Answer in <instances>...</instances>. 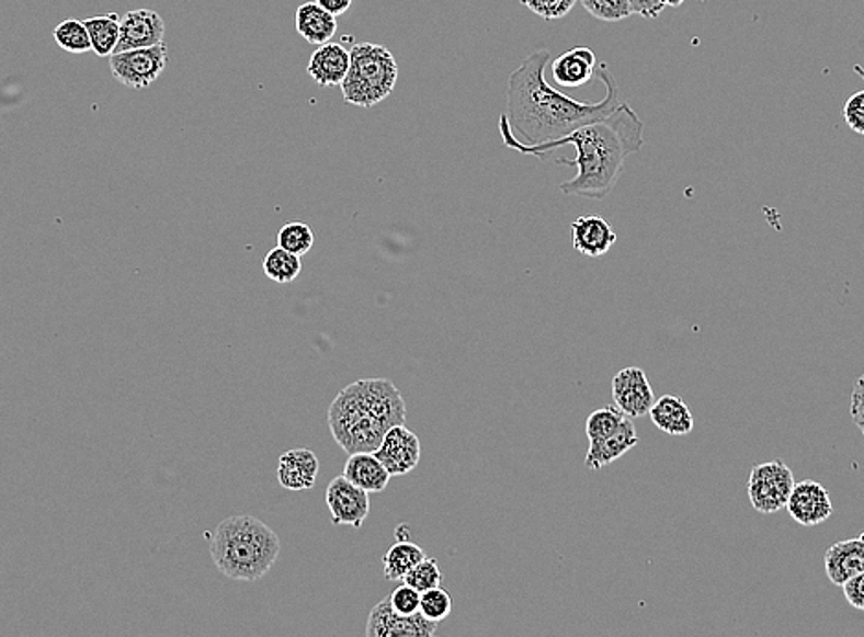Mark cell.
Segmentation results:
<instances>
[{"label":"cell","mask_w":864,"mask_h":637,"mask_svg":"<svg viewBox=\"0 0 864 637\" xmlns=\"http://www.w3.org/2000/svg\"><path fill=\"white\" fill-rule=\"evenodd\" d=\"M499 130L508 149L546 160L559 147L575 146L576 158H558V164L576 168L575 179L559 184L567 197L602 198L613 192L621 179L627 157L644 146V124L629 103H621L605 118L583 125L556 141L526 146L513 135L504 113L499 118Z\"/></svg>","instance_id":"6da1fadb"},{"label":"cell","mask_w":864,"mask_h":637,"mask_svg":"<svg viewBox=\"0 0 864 637\" xmlns=\"http://www.w3.org/2000/svg\"><path fill=\"white\" fill-rule=\"evenodd\" d=\"M548 62L550 50L532 52L508 79L504 116L515 138L526 146L559 140L583 125L605 118L622 103L618 83L607 62L596 68L605 86V96L600 102H580L556 91L546 79Z\"/></svg>","instance_id":"7a4b0ae2"},{"label":"cell","mask_w":864,"mask_h":637,"mask_svg":"<svg viewBox=\"0 0 864 637\" xmlns=\"http://www.w3.org/2000/svg\"><path fill=\"white\" fill-rule=\"evenodd\" d=\"M403 395L388 378H363L348 384L328 408V424L333 440L348 454L376 452L383 435L405 424Z\"/></svg>","instance_id":"3957f363"},{"label":"cell","mask_w":864,"mask_h":637,"mask_svg":"<svg viewBox=\"0 0 864 637\" xmlns=\"http://www.w3.org/2000/svg\"><path fill=\"white\" fill-rule=\"evenodd\" d=\"M217 570L232 581L254 582L268 576L280 555V538L262 520L239 514L223 520L211 538Z\"/></svg>","instance_id":"277c9868"},{"label":"cell","mask_w":864,"mask_h":637,"mask_svg":"<svg viewBox=\"0 0 864 637\" xmlns=\"http://www.w3.org/2000/svg\"><path fill=\"white\" fill-rule=\"evenodd\" d=\"M398 76V61L387 46L359 43L350 50V68L341 83L344 102L355 107H376L393 94Z\"/></svg>","instance_id":"5b68a950"},{"label":"cell","mask_w":864,"mask_h":637,"mask_svg":"<svg viewBox=\"0 0 864 637\" xmlns=\"http://www.w3.org/2000/svg\"><path fill=\"white\" fill-rule=\"evenodd\" d=\"M793 487H795V476L782 459L760 463L752 468L747 481V492L752 508L762 514H774L785 509Z\"/></svg>","instance_id":"8992f818"},{"label":"cell","mask_w":864,"mask_h":637,"mask_svg":"<svg viewBox=\"0 0 864 637\" xmlns=\"http://www.w3.org/2000/svg\"><path fill=\"white\" fill-rule=\"evenodd\" d=\"M113 78L122 86L143 91L154 86L168 65V48L162 45L118 52L109 59Z\"/></svg>","instance_id":"52a82bcc"},{"label":"cell","mask_w":864,"mask_h":637,"mask_svg":"<svg viewBox=\"0 0 864 637\" xmlns=\"http://www.w3.org/2000/svg\"><path fill=\"white\" fill-rule=\"evenodd\" d=\"M436 630L439 623L427 619L420 612L414 615L398 614L388 598L372 608L366 623L368 637H431Z\"/></svg>","instance_id":"ba28073f"},{"label":"cell","mask_w":864,"mask_h":637,"mask_svg":"<svg viewBox=\"0 0 864 637\" xmlns=\"http://www.w3.org/2000/svg\"><path fill=\"white\" fill-rule=\"evenodd\" d=\"M326 505L336 525L361 527L370 513V492L353 486L344 474L337 476L326 489Z\"/></svg>","instance_id":"9c48e42d"},{"label":"cell","mask_w":864,"mask_h":637,"mask_svg":"<svg viewBox=\"0 0 864 637\" xmlns=\"http://www.w3.org/2000/svg\"><path fill=\"white\" fill-rule=\"evenodd\" d=\"M613 401L614 407L629 419L648 416L657 399L644 369L626 367L614 375Z\"/></svg>","instance_id":"30bf717a"},{"label":"cell","mask_w":864,"mask_h":637,"mask_svg":"<svg viewBox=\"0 0 864 637\" xmlns=\"http://www.w3.org/2000/svg\"><path fill=\"white\" fill-rule=\"evenodd\" d=\"M785 509L796 524L814 527V525L825 524L826 520H830L833 514V502H831L830 492L826 491L822 484L815 480H804L793 487Z\"/></svg>","instance_id":"8fae6325"},{"label":"cell","mask_w":864,"mask_h":637,"mask_svg":"<svg viewBox=\"0 0 864 637\" xmlns=\"http://www.w3.org/2000/svg\"><path fill=\"white\" fill-rule=\"evenodd\" d=\"M374 454L390 476H405L420 463V440L405 424H398L383 435L382 445Z\"/></svg>","instance_id":"7c38bea8"},{"label":"cell","mask_w":864,"mask_h":637,"mask_svg":"<svg viewBox=\"0 0 864 637\" xmlns=\"http://www.w3.org/2000/svg\"><path fill=\"white\" fill-rule=\"evenodd\" d=\"M164 34V21L159 13L148 8L133 10L120 19V41L114 54L162 45Z\"/></svg>","instance_id":"4fadbf2b"},{"label":"cell","mask_w":864,"mask_h":637,"mask_svg":"<svg viewBox=\"0 0 864 637\" xmlns=\"http://www.w3.org/2000/svg\"><path fill=\"white\" fill-rule=\"evenodd\" d=\"M596 68L594 52L587 46H576L552 61V79L564 89H580L591 81Z\"/></svg>","instance_id":"5bb4252c"},{"label":"cell","mask_w":864,"mask_h":637,"mask_svg":"<svg viewBox=\"0 0 864 637\" xmlns=\"http://www.w3.org/2000/svg\"><path fill=\"white\" fill-rule=\"evenodd\" d=\"M826 576L837 587H842L848 579L859 576L864 571V533L841 541L826 551L825 555Z\"/></svg>","instance_id":"9a60e30c"},{"label":"cell","mask_w":864,"mask_h":637,"mask_svg":"<svg viewBox=\"0 0 864 637\" xmlns=\"http://www.w3.org/2000/svg\"><path fill=\"white\" fill-rule=\"evenodd\" d=\"M616 243V234L607 220L598 215H587L572 223V244L576 252L587 258H602Z\"/></svg>","instance_id":"2e32d148"},{"label":"cell","mask_w":864,"mask_h":637,"mask_svg":"<svg viewBox=\"0 0 864 637\" xmlns=\"http://www.w3.org/2000/svg\"><path fill=\"white\" fill-rule=\"evenodd\" d=\"M350 68V50L339 43H325L309 57L307 73L320 87L341 86Z\"/></svg>","instance_id":"e0dca14e"},{"label":"cell","mask_w":864,"mask_h":637,"mask_svg":"<svg viewBox=\"0 0 864 637\" xmlns=\"http://www.w3.org/2000/svg\"><path fill=\"white\" fill-rule=\"evenodd\" d=\"M319 476V457L309 448H295L280 457V486L289 491H309L314 489Z\"/></svg>","instance_id":"ac0fdd59"},{"label":"cell","mask_w":864,"mask_h":637,"mask_svg":"<svg viewBox=\"0 0 864 637\" xmlns=\"http://www.w3.org/2000/svg\"><path fill=\"white\" fill-rule=\"evenodd\" d=\"M637 443V429H635L632 419L626 418L613 434L600 441H591L586 456V467L589 470H600V468L607 467L632 451Z\"/></svg>","instance_id":"d6986e66"},{"label":"cell","mask_w":864,"mask_h":637,"mask_svg":"<svg viewBox=\"0 0 864 637\" xmlns=\"http://www.w3.org/2000/svg\"><path fill=\"white\" fill-rule=\"evenodd\" d=\"M342 474L352 481L353 486L361 487L366 492L385 491L388 481L393 478L374 452L350 454V459L344 465Z\"/></svg>","instance_id":"ffe728a7"},{"label":"cell","mask_w":864,"mask_h":637,"mask_svg":"<svg viewBox=\"0 0 864 637\" xmlns=\"http://www.w3.org/2000/svg\"><path fill=\"white\" fill-rule=\"evenodd\" d=\"M649 418L660 432L670 435H689L694 430V416L689 405L677 395H664L655 401Z\"/></svg>","instance_id":"44dd1931"},{"label":"cell","mask_w":864,"mask_h":637,"mask_svg":"<svg viewBox=\"0 0 864 637\" xmlns=\"http://www.w3.org/2000/svg\"><path fill=\"white\" fill-rule=\"evenodd\" d=\"M296 32L309 45H325L330 43L337 32V18L326 12L317 2H304L296 10Z\"/></svg>","instance_id":"7402d4cb"},{"label":"cell","mask_w":864,"mask_h":637,"mask_svg":"<svg viewBox=\"0 0 864 637\" xmlns=\"http://www.w3.org/2000/svg\"><path fill=\"white\" fill-rule=\"evenodd\" d=\"M118 13H107L83 21L91 37L92 52L98 57H111L120 41Z\"/></svg>","instance_id":"603a6c76"},{"label":"cell","mask_w":864,"mask_h":637,"mask_svg":"<svg viewBox=\"0 0 864 637\" xmlns=\"http://www.w3.org/2000/svg\"><path fill=\"white\" fill-rule=\"evenodd\" d=\"M425 557V551L420 546H416L409 541H399L396 546L385 553V559H383L385 577L388 581H401Z\"/></svg>","instance_id":"cb8c5ba5"},{"label":"cell","mask_w":864,"mask_h":637,"mask_svg":"<svg viewBox=\"0 0 864 637\" xmlns=\"http://www.w3.org/2000/svg\"><path fill=\"white\" fill-rule=\"evenodd\" d=\"M263 272L271 282L278 283V285H289L295 282L296 277L300 276L302 272V258L300 255L291 254L282 247L271 250L263 260Z\"/></svg>","instance_id":"d4e9b609"},{"label":"cell","mask_w":864,"mask_h":637,"mask_svg":"<svg viewBox=\"0 0 864 637\" xmlns=\"http://www.w3.org/2000/svg\"><path fill=\"white\" fill-rule=\"evenodd\" d=\"M54 41H56L59 48L70 54H86L92 50L91 37L87 32V26L83 21L78 19H65L64 23H59L54 30Z\"/></svg>","instance_id":"484cf974"},{"label":"cell","mask_w":864,"mask_h":637,"mask_svg":"<svg viewBox=\"0 0 864 637\" xmlns=\"http://www.w3.org/2000/svg\"><path fill=\"white\" fill-rule=\"evenodd\" d=\"M314 244L315 231L306 223L296 220V223H287V225L280 228L278 247L287 250L291 254L300 255L302 258V255L314 249Z\"/></svg>","instance_id":"4316f807"},{"label":"cell","mask_w":864,"mask_h":637,"mask_svg":"<svg viewBox=\"0 0 864 637\" xmlns=\"http://www.w3.org/2000/svg\"><path fill=\"white\" fill-rule=\"evenodd\" d=\"M626 418L627 416H624L616 407L600 408L596 412H592L587 418L586 423L589 443L603 440V437L613 434L614 430L618 429Z\"/></svg>","instance_id":"83f0119b"},{"label":"cell","mask_w":864,"mask_h":637,"mask_svg":"<svg viewBox=\"0 0 864 637\" xmlns=\"http://www.w3.org/2000/svg\"><path fill=\"white\" fill-rule=\"evenodd\" d=\"M453 608V601H451L450 592H445L444 588H432L420 595V614L434 623H442L451 615Z\"/></svg>","instance_id":"f1b7e54d"},{"label":"cell","mask_w":864,"mask_h":637,"mask_svg":"<svg viewBox=\"0 0 864 637\" xmlns=\"http://www.w3.org/2000/svg\"><path fill=\"white\" fill-rule=\"evenodd\" d=\"M581 7L591 13L592 18L605 23H618L632 18L629 0H580Z\"/></svg>","instance_id":"f546056e"},{"label":"cell","mask_w":864,"mask_h":637,"mask_svg":"<svg viewBox=\"0 0 864 637\" xmlns=\"http://www.w3.org/2000/svg\"><path fill=\"white\" fill-rule=\"evenodd\" d=\"M405 584L414 588L418 592L423 593L432 588L440 587L442 582V571H440L439 562L434 559H423L401 579Z\"/></svg>","instance_id":"4dcf8cb0"},{"label":"cell","mask_w":864,"mask_h":637,"mask_svg":"<svg viewBox=\"0 0 864 637\" xmlns=\"http://www.w3.org/2000/svg\"><path fill=\"white\" fill-rule=\"evenodd\" d=\"M530 12L545 21H558L569 15L578 0H519Z\"/></svg>","instance_id":"1f68e13d"},{"label":"cell","mask_w":864,"mask_h":637,"mask_svg":"<svg viewBox=\"0 0 864 637\" xmlns=\"http://www.w3.org/2000/svg\"><path fill=\"white\" fill-rule=\"evenodd\" d=\"M420 595L421 593L409 584H401V587L394 590L390 595V604L393 608L401 615H414L420 612Z\"/></svg>","instance_id":"d6a6232c"},{"label":"cell","mask_w":864,"mask_h":637,"mask_svg":"<svg viewBox=\"0 0 864 637\" xmlns=\"http://www.w3.org/2000/svg\"><path fill=\"white\" fill-rule=\"evenodd\" d=\"M842 114H844V122H846L848 127L853 133L864 136V91L855 92V94L848 98V102L844 103V109H842Z\"/></svg>","instance_id":"836d02e7"},{"label":"cell","mask_w":864,"mask_h":637,"mask_svg":"<svg viewBox=\"0 0 864 637\" xmlns=\"http://www.w3.org/2000/svg\"><path fill=\"white\" fill-rule=\"evenodd\" d=\"M850 418L857 426L859 432H863L864 435V373L853 386L852 399H850Z\"/></svg>","instance_id":"e575fe53"},{"label":"cell","mask_w":864,"mask_h":637,"mask_svg":"<svg viewBox=\"0 0 864 637\" xmlns=\"http://www.w3.org/2000/svg\"><path fill=\"white\" fill-rule=\"evenodd\" d=\"M842 592L846 598L848 603L852 604L853 608L864 612V571L859 576L848 579L842 584Z\"/></svg>","instance_id":"d590c367"},{"label":"cell","mask_w":864,"mask_h":637,"mask_svg":"<svg viewBox=\"0 0 864 637\" xmlns=\"http://www.w3.org/2000/svg\"><path fill=\"white\" fill-rule=\"evenodd\" d=\"M632 15H640L644 19H657L664 12V0H629Z\"/></svg>","instance_id":"8d00e7d4"},{"label":"cell","mask_w":864,"mask_h":637,"mask_svg":"<svg viewBox=\"0 0 864 637\" xmlns=\"http://www.w3.org/2000/svg\"><path fill=\"white\" fill-rule=\"evenodd\" d=\"M320 8H325L326 12H330L331 15H344V13L350 10L352 7L353 0H315Z\"/></svg>","instance_id":"74e56055"},{"label":"cell","mask_w":864,"mask_h":637,"mask_svg":"<svg viewBox=\"0 0 864 637\" xmlns=\"http://www.w3.org/2000/svg\"><path fill=\"white\" fill-rule=\"evenodd\" d=\"M684 0H664L666 7L679 8L683 7Z\"/></svg>","instance_id":"f35d334b"}]
</instances>
